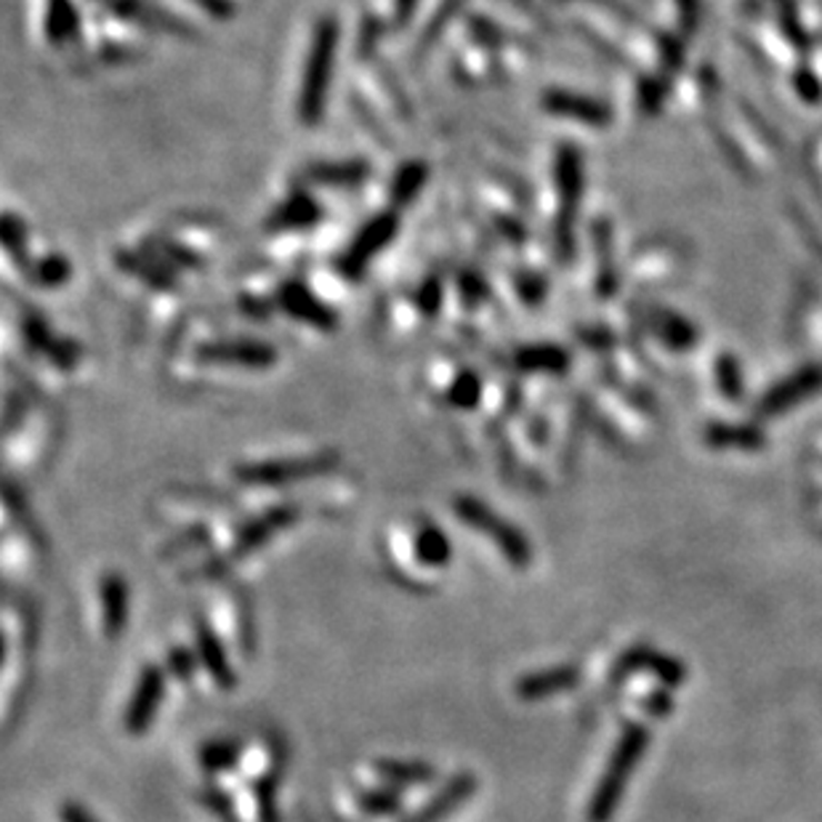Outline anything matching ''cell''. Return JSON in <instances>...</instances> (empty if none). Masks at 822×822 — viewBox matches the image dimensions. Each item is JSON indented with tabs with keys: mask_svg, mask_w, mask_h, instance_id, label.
Instances as JSON below:
<instances>
[{
	"mask_svg": "<svg viewBox=\"0 0 822 822\" xmlns=\"http://www.w3.org/2000/svg\"><path fill=\"white\" fill-rule=\"evenodd\" d=\"M133 242L173 269L179 278H194L208 272L224 253L229 229L219 215L173 213L158 227L141 232Z\"/></svg>",
	"mask_w": 822,
	"mask_h": 822,
	"instance_id": "1",
	"label": "cell"
},
{
	"mask_svg": "<svg viewBox=\"0 0 822 822\" xmlns=\"http://www.w3.org/2000/svg\"><path fill=\"white\" fill-rule=\"evenodd\" d=\"M341 51V22L333 13H322L314 19L301 62V76L295 83L293 114L295 123L304 131H314L322 126L328 112L330 91L335 80V62Z\"/></svg>",
	"mask_w": 822,
	"mask_h": 822,
	"instance_id": "2",
	"label": "cell"
},
{
	"mask_svg": "<svg viewBox=\"0 0 822 822\" xmlns=\"http://www.w3.org/2000/svg\"><path fill=\"white\" fill-rule=\"evenodd\" d=\"M3 272L6 282L17 274L19 285L30 291H62L72 280L70 259L40 240L24 215L3 213Z\"/></svg>",
	"mask_w": 822,
	"mask_h": 822,
	"instance_id": "3",
	"label": "cell"
},
{
	"mask_svg": "<svg viewBox=\"0 0 822 822\" xmlns=\"http://www.w3.org/2000/svg\"><path fill=\"white\" fill-rule=\"evenodd\" d=\"M354 107L360 118L365 120L370 131L383 141H392L397 131L410 126L413 110L408 97L397 89L394 78L375 59V51H362L352 70Z\"/></svg>",
	"mask_w": 822,
	"mask_h": 822,
	"instance_id": "4",
	"label": "cell"
},
{
	"mask_svg": "<svg viewBox=\"0 0 822 822\" xmlns=\"http://www.w3.org/2000/svg\"><path fill=\"white\" fill-rule=\"evenodd\" d=\"M32 36L40 49L64 59L70 70H91V13L80 0H32Z\"/></svg>",
	"mask_w": 822,
	"mask_h": 822,
	"instance_id": "5",
	"label": "cell"
},
{
	"mask_svg": "<svg viewBox=\"0 0 822 822\" xmlns=\"http://www.w3.org/2000/svg\"><path fill=\"white\" fill-rule=\"evenodd\" d=\"M299 517H301V507H299V503H293V501L269 503V507L261 509L259 514L248 517L245 522H240L238 528H234L232 541L227 543L224 551H219V554L208 557L206 562L200 564V568H194L187 578H198V581H211V578L224 575V572L229 568H234V564L245 562V559L251 557V554H255V551H259L261 545H267L269 541H272V538L278 535V532H282L285 528H291V524Z\"/></svg>",
	"mask_w": 822,
	"mask_h": 822,
	"instance_id": "6",
	"label": "cell"
},
{
	"mask_svg": "<svg viewBox=\"0 0 822 822\" xmlns=\"http://www.w3.org/2000/svg\"><path fill=\"white\" fill-rule=\"evenodd\" d=\"M341 455L335 450H309V453L269 455L259 461H242L232 467V480L242 488L278 490L288 484L314 482L339 471Z\"/></svg>",
	"mask_w": 822,
	"mask_h": 822,
	"instance_id": "7",
	"label": "cell"
},
{
	"mask_svg": "<svg viewBox=\"0 0 822 822\" xmlns=\"http://www.w3.org/2000/svg\"><path fill=\"white\" fill-rule=\"evenodd\" d=\"M402 227V213L389 211V208H375L373 213L357 227V232L341 245V251L335 253L333 267L349 285H357L360 280H365L368 269L375 264V259L387 251L389 245L397 240Z\"/></svg>",
	"mask_w": 822,
	"mask_h": 822,
	"instance_id": "8",
	"label": "cell"
},
{
	"mask_svg": "<svg viewBox=\"0 0 822 822\" xmlns=\"http://www.w3.org/2000/svg\"><path fill=\"white\" fill-rule=\"evenodd\" d=\"M453 514L458 522L467 524V528H471L474 532H480V535L488 538V541H493L498 554L507 559L509 564H514V568H528V564L532 562V545L528 538H524V532L519 530L514 522H509V519L495 514V511L490 509L482 498L469 495V493L455 495Z\"/></svg>",
	"mask_w": 822,
	"mask_h": 822,
	"instance_id": "9",
	"label": "cell"
},
{
	"mask_svg": "<svg viewBox=\"0 0 822 822\" xmlns=\"http://www.w3.org/2000/svg\"><path fill=\"white\" fill-rule=\"evenodd\" d=\"M557 213H554V245L557 255L568 261L575 245V219L583 198V154L578 147L562 144L554 158Z\"/></svg>",
	"mask_w": 822,
	"mask_h": 822,
	"instance_id": "10",
	"label": "cell"
},
{
	"mask_svg": "<svg viewBox=\"0 0 822 822\" xmlns=\"http://www.w3.org/2000/svg\"><path fill=\"white\" fill-rule=\"evenodd\" d=\"M644 745L646 732L642 726H629V730L620 734L615 753H612L608 770H604L594 796L589 801V822H608L612 818L615 804L620 801V793H623L625 788V780H629L636 759L642 756Z\"/></svg>",
	"mask_w": 822,
	"mask_h": 822,
	"instance_id": "11",
	"label": "cell"
},
{
	"mask_svg": "<svg viewBox=\"0 0 822 822\" xmlns=\"http://www.w3.org/2000/svg\"><path fill=\"white\" fill-rule=\"evenodd\" d=\"M394 549L408 551V570H421V575H437L453 562V541L429 517H415L413 524L394 538Z\"/></svg>",
	"mask_w": 822,
	"mask_h": 822,
	"instance_id": "12",
	"label": "cell"
},
{
	"mask_svg": "<svg viewBox=\"0 0 822 822\" xmlns=\"http://www.w3.org/2000/svg\"><path fill=\"white\" fill-rule=\"evenodd\" d=\"M301 184L317 194L330 192H362L375 181L373 166L362 158H343V160H314V163L301 166L293 173Z\"/></svg>",
	"mask_w": 822,
	"mask_h": 822,
	"instance_id": "13",
	"label": "cell"
},
{
	"mask_svg": "<svg viewBox=\"0 0 822 822\" xmlns=\"http://www.w3.org/2000/svg\"><path fill=\"white\" fill-rule=\"evenodd\" d=\"M166 684H168V671L160 663H147L139 671L137 684H133L131 698H128L126 711H123V730L133 738L150 732L158 716L160 705L166 698Z\"/></svg>",
	"mask_w": 822,
	"mask_h": 822,
	"instance_id": "14",
	"label": "cell"
},
{
	"mask_svg": "<svg viewBox=\"0 0 822 822\" xmlns=\"http://www.w3.org/2000/svg\"><path fill=\"white\" fill-rule=\"evenodd\" d=\"M194 655H198L200 669L208 673L215 690L232 692L238 686V671L229 660L224 639L206 618H194Z\"/></svg>",
	"mask_w": 822,
	"mask_h": 822,
	"instance_id": "15",
	"label": "cell"
},
{
	"mask_svg": "<svg viewBox=\"0 0 822 822\" xmlns=\"http://www.w3.org/2000/svg\"><path fill=\"white\" fill-rule=\"evenodd\" d=\"M541 110L551 118L575 120L589 128H604L612 123V110L599 99L583 97V93L568 89H549L541 97Z\"/></svg>",
	"mask_w": 822,
	"mask_h": 822,
	"instance_id": "16",
	"label": "cell"
},
{
	"mask_svg": "<svg viewBox=\"0 0 822 822\" xmlns=\"http://www.w3.org/2000/svg\"><path fill=\"white\" fill-rule=\"evenodd\" d=\"M477 791V778L471 772H455L453 778H448L444 783L437 788L431 796L423 801L418 810L405 814L400 822H442L450 818L463 801L474 796Z\"/></svg>",
	"mask_w": 822,
	"mask_h": 822,
	"instance_id": "17",
	"label": "cell"
},
{
	"mask_svg": "<svg viewBox=\"0 0 822 822\" xmlns=\"http://www.w3.org/2000/svg\"><path fill=\"white\" fill-rule=\"evenodd\" d=\"M429 184V163L423 160H405L394 173L383 181V190L375 198V208L405 213L421 198L423 187Z\"/></svg>",
	"mask_w": 822,
	"mask_h": 822,
	"instance_id": "18",
	"label": "cell"
},
{
	"mask_svg": "<svg viewBox=\"0 0 822 822\" xmlns=\"http://www.w3.org/2000/svg\"><path fill=\"white\" fill-rule=\"evenodd\" d=\"M99 620H102L104 639H120V633L128 625V612H131V585L118 570H107L99 578Z\"/></svg>",
	"mask_w": 822,
	"mask_h": 822,
	"instance_id": "19",
	"label": "cell"
},
{
	"mask_svg": "<svg viewBox=\"0 0 822 822\" xmlns=\"http://www.w3.org/2000/svg\"><path fill=\"white\" fill-rule=\"evenodd\" d=\"M381 325H383V333L397 341L415 339V335L429 325L427 314H423L421 304H418L413 288H410V291H400V293L389 295L387 304H383L381 309Z\"/></svg>",
	"mask_w": 822,
	"mask_h": 822,
	"instance_id": "20",
	"label": "cell"
},
{
	"mask_svg": "<svg viewBox=\"0 0 822 822\" xmlns=\"http://www.w3.org/2000/svg\"><path fill=\"white\" fill-rule=\"evenodd\" d=\"M219 620H215V631L227 633V639L232 642L242 655H251L255 639H253V618L251 608H248L245 597L240 591H229L219 604Z\"/></svg>",
	"mask_w": 822,
	"mask_h": 822,
	"instance_id": "21",
	"label": "cell"
},
{
	"mask_svg": "<svg viewBox=\"0 0 822 822\" xmlns=\"http://www.w3.org/2000/svg\"><path fill=\"white\" fill-rule=\"evenodd\" d=\"M370 772L381 785L394 788V791H405V788H423L437 780V770L429 761L415 759H373L370 761Z\"/></svg>",
	"mask_w": 822,
	"mask_h": 822,
	"instance_id": "22",
	"label": "cell"
},
{
	"mask_svg": "<svg viewBox=\"0 0 822 822\" xmlns=\"http://www.w3.org/2000/svg\"><path fill=\"white\" fill-rule=\"evenodd\" d=\"M578 684V671L572 665H551V669L530 671L517 679L514 695L524 703H541V700L568 692Z\"/></svg>",
	"mask_w": 822,
	"mask_h": 822,
	"instance_id": "23",
	"label": "cell"
},
{
	"mask_svg": "<svg viewBox=\"0 0 822 822\" xmlns=\"http://www.w3.org/2000/svg\"><path fill=\"white\" fill-rule=\"evenodd\" d=\"M822 387V370L820 368H804L796 375L785 379L783 383L772 389L770 394H764L761 400V413L764 415H778L783 410L799 405L804 397H810Z\"/></svg>",
	"mask_w": 822,
	"mask_h": 822,
	"instance_id": "24",
	"label": "cell"
},
{
	"mask_svg": "<svg viewBox=\"0 0 822 822\" xmlns=\"http://www.w3.org/2000/svg\"><path fill=\"white\" fill-rule=\"evenodd\" d=\"M509 365L514 373L522 375L562 373V370L570 365V357L564 349L554 347V343H528V347H519L517 352L509 357Z\"/></svg>",
	"mask_w": 822,
	"mask_h": 822,
	"instance_id": "25",
	"label": "cell"
},
{
	"mask_svg": "<svg viewBox=\"0 0 822 822\" xmlns=\"http://www.w3.org/2000/svg\"><path fill=\"white\" fill-rule=\"evenodd\" d=\"M352 804L357 812L368 814V818H397L402 814V796L400 791L389 785H354L352 788Z\"/></svg>",
	"mask_w": 822,
	"mask_h": 822,
	"instance_id": "26",
	"label": "cell"
},
{
	"mask_svg": "<svg viewBox=\"0 0 822 822\" xmlns=\"http://www.w3.org/2000/svg\"><path fill=\"white\" fill-rule=\"evenodd\" d=\"M242 756H245V748H242L238 738H213L198 751L200 770L211 774V778L240 770Z\"/></svg>",
	"mask_w": 822,
	"mask_h": 822,
	"instance_id": "27",
	"label": "cell"
},
{
	"mask_svg": "<svg viewBox=\"0 0 822 822\" xmlns=\"http://www.w3.org/2000/svg\"><path fill=\"white\" fill-rule=\"evenodd\" d=\"M280 774L248 783V822H282L280 820Z\"/></svg>",
	"mask_w": 822,
	"mask_h": 822,
	"instance_id": "28",
	"label": "cell"
},
{
	"mask_svg": "<svg viewBox=\"0 0 822 822\" xmlns=\"http://www.w3.org/2000/svg\"><path fill=\"white\" fill-rule=\"evenodd\" d=\"M213 541H215V532L211 528V522H208V519H200V522H190L181 530L173 532V535L163 543V551H160V554L163 557L187 554V551L206 549V545H211Z\"/></svg>",
	"mask_w": 822,
	"mask_h": 822,
	"instance_id": "29",
	"label": "cell"
},
{
	"mask_svg": "<svg viewBox=\"0 0 822 822\" xmlns=\"http://www.w3.org/2000/svg\"><path fill=\"white\" fill-rule=\"evenodd\" d=\"M655 330L663 335L665 343H671V347H676V349H686L695 343V330H692V325H686L682 317H673V314L660 317L658 314Z\"/></svg>",
	"mask_w": 822,
	"mask_h": 822,
	"instance_id": "30",
	"label": "cell"
},
{
	"mask_svg": "<svg viewBox=\"0 0 822 822\" xmlns=\"http://www.w3.org/2000/svg\"><path fill=\"white\" fill-rule=\"evenodd\" d=\"M198 665H200V660H198V655H192L190 646L173 644L171 650H168L166 671L171 673V676L177 679V682L190 684L192 676H194V671H198Z\"/></svg>",
	"mask_w": 822,
	"mask_h": 822,
	"instance_id": "31",
	"label": "cell"
},
{
	"mask_svg": "<svg viewBox=\"0 0 822 822\" xmlns=\"http://www.w3.org/2000/svg\"><path fill=\"white\" fill-rule=\"evenodd\" d=\"M200 804L206 806L208 812L213 814V818H219L221 822H238V804H234L232 796H229L227 791H221V788L215 785H208L203 793H200Z\"/></svg>",
	"mask_w": 822,
	"mask_h": 822,
	"instance_id": "32",
	"label": "cell"
},
{
	"mask_svg": "<svg viewBox=\"0 0 822 822\" xmlns=\"http://www.w3.org/2000/svg\"><path fill=\"white\" fill-rule=\"evenodd\" d=\"M709 440L719 448H756L761 442V434L753 429H732L719 427L709 431Z\"/></svg>",
	"mask_w": 822,
	"mask_h": 822,
	"instance_id": "33",
	"label": "cell"
},
{
	"mask_svg": "<svg viewBox=\"0 0 822 822\" xmlns=\"http://www.w3.org/2000/svg\"><path fill=\"white\" fill-rule=\"evenodd\" d=\"M716 375H719L721 392L730 394V397L740 394V370H738V362H734V357H730V354L719 357Z\"/></svg>",
	"mask_w": 822,
	"mask_h": 822,
	"instance_id": "34",
	"label": "cell"
},
{
	"mask_svg": "<svg viewBox=\"0 0 822 822\" xmlns=\"http://www.w3.org/2000/svg\"><path fill=\"white\" fill-rule=\"evenodd\" d=\"M57 814L59 822H99L83 804H78V801H62Z\"/></svg>",
	"mask_w": 822,
	"mask_h": 822,
	"instance_id": "35",
	"label": "cell"
},
{
	"mask_svg": "<svg viewBox=\"0 0 822 822\" xmlns=\"http://www.w3.org/2000/svg\"><path fill=\"white\" fill-rule=\"evenodd\" d=\"M796 80H799V83H796V86H799V91L804 93L806 99H812V102H814V99H820L818 78H814V76H799Z\"/></svg>",
	"mask_w": 822,
	"mask_h": 822,
	"instance_id": "36",
	"label": "cell"
},
{
	"mask_svg": "<svg viewBox=\"0 0 822 822\" xmlns=\"http://www.w3.org/2000/svg\"><path fill=\"white\" fill-rule=\"evenodd\" d=\"M238 822H240V820H238Z\"/></svg>",
	"mask_w": 822,
	"mask_h": 822,
	"instance_id": "37",
	"label": "cell"
}]
</instances>
